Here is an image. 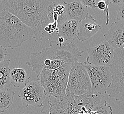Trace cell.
I'll use <instances>...</instances> for the list:
<instances>
[{
  "label": "cell",
  "mask_w": 124,
  "mask_h": 114,
  "mask_svg": "<svg viewBox=\"0 0 124 114\" xmlns=\"http://www.w3.org/2000/svg\"><path fill=\"white\" fill-rule=\"evenodd\" d=\"M7 55V50L6 48L0 46V62L5 60V56Z\"/></svg>",
  "instance_id": "cell-23"
},
{
  "label": "cell",
  "mask_w": 124,
  "mask_h": 114,
  "mask_svg": "<svg viewBox=\"0 0 124 114\" xmlns=\"http://www.w3.org/2000/svg\"><path fill=\"white\" fill-rule=\"evenodd\" d=\"M74 63H67L54 70L43 69L37 76L46 95L60 98L66 94L70 71Z\"/></svg>",
  "instance_id": "cell-5"
},
{
  "label": "cell",
  "mask_w": 124,
  "mask_h": 114,
  "mask_svg": "<svg viewBox=\"0 0 124 114\" xmlns=\"http://www.w3.org/2000/svg\"><path fill=\"white\" fill-rule=\"evenodd\" d=\"M110 3H111L110 0H108V2H107V4L106 7L105 8V10L103 11V14L107 15V21H106V25L107 26H108L109 25V21H110V18H109V9L108 6H109V5Z\"/></svg>",
  "instance_id": "cell-21"
},
{
  "label": "cell",
  "mask_w": 124,
  "mask_h": 114,
  "mask_svg": "<svg viewBox=\"0 0 124 114\" xmlns=\"http://www.w3.org/2000/svg\"><path fill=\"white\" fill-rule=\"evenodd\" d=\"M91 91L90 78L83 63L75 62L70 71L66 93L80 96Z\"/></svg>",
  "instance_id": "cell-7"
},
{
  "label": "cell",
  "mask_w": 124,
  "mask_h": 114,
  "mask_svg": "<svg viewBox=\"0 0 124 114\" xmlns=\"http://www.w3.org/2000/svg\"><path fill=\"white\" fill-rule=\"evenodd\" d=\"M124 24L120 22L112 23L107 33L104 34L106 41L115 50L124 46Z\"/></svg>",
  "instance_id": "cell-13"
},
{
  "label": "cell",
  "mask_w": 124,
  "mask_h": 114,
  "mask_svg": "<svg viewBox=\"0 0 124 114\" xmlns=\"http://www.w3.org/2000/svg\"><path fill=\"white\" fill-rule=\"evenodd\" d=\"M64 39L62 37H59L58 39V42L60 44H61L62 43H64Z\"/></svg>",
  "instance_id": "cell-24"
},
{
  "label": "cell",
  "mask_w": 124,
  "mask_h": 114,
  "mask_svg": "<svg viewBox=\"0 0 124 114\" xmlns=\"http://www.w3.org/2000/svg\"><path fill=\"white\" fill-rule=\"evenodd\" d=\"M101 28L96 23V21L92 15L87 14L85 19L78 21V33L77 38L83 42L94 36Z\"/></svg>",
  "instance_id": "cell-11"
},
{
  "label": "cell",
  "mask_w": 124,
  "mask_h": 114,
  "mask_svg": "<svg viewBox=\"0 0 124 114\" xmlns=\"http://www.w3.org/2000/svg\"><path fill=\"white\" fill-rule=\"evenodd\" d=\"M36 38L33 29L5 10H0V46L13 49Z\"/></svg>",
  "instance_id": "cell-4"
},
{
  "label": "cell",
  "mask_w": 124,
  "mask_h": 114,
  "mask_svg": "<svg viewBox=\"0 0 124 114\" xmlns=\"http://www.w3.org/2000/svg\"><path fill=\"white\" fill-rule=\"evenodd\" d=\"M91 112L95 114H113L112 108L107 105L105 100H101L95 105Z\"/></svg>",
  "instance_id": "cell-18"
},
{
  "label": "cell",
  "mask_w": 124,
  "mask_h": 114,
  "mask_svg": "<svg viewBox=\"0 0 124 114\" xmlns=\"http://www.w3.org/2000/svg\"><path fill=\"white\" fill-rule=\"evenodd\" d=\"M57 28L56 33L58 36L63 37L65 40H74L77 38L78 33V21L67 19Z\"/></svg>",
  "instance_id": "cell-14"
},
{
  "label": "cell",
  "mask_w": 124,
  "mask_h": 114,
  "mask_svg": "<svg viewBox=\"0 0 124 114\" xmlns=\"http://www.w3.org/2000/svg\"><path fill=\"white\" fill-rule=\"evenodd\" d=\"M104 97L93 90L80 96L70 93L60 98L47 96L41 112L43 114H80L85 110L91 112Z\"/></svg>",
  "instance_id": "cell-3"
},
{
  "label": "cell",
  "mask_w": 124,
  "mask_h": 114,
  "mask_svg": "<svg viewBox=\"0 0 124 114\" xmlns=\"http://www.w3.org/2000/svg\"><path fill=\"white\" fill-rule=\"evenodd\" d=\"M124 47L115 50V55L110 68L111 83L106 91L108 97L117 101L124 100Z\"/></svg>",
  "instance_id": "cell-6"
},
{
  "label": "cell",
  "mask_w": 124,
  "mask_h": 114,
  "mask_svg": "<svg viewBox=\"0 0 124 114\" xmlns=\"http://www.w3.org/2000/svg\"><path fill=\"white\" fill-rule=\"evenodd\" d=\"M30 79V77L25 69L19 68H13L10 72V80L11 84L15 88H19L24 85Z\"/></svg>",
  "instance_id": "cell-15"
},
{
  "label": "cell",
  "mask_w": 124,
  "mask_h": 114,
  "mask_svg": "<svg viewBox=\"0 0 124 114\" xmlns=\"http://www.w3.org/2000/svg\"><path fill=\"white\" fill-rule=\"evenodd\" d=\"M67 19L80 21L88 14V7L82 3L81 0H72L63 1Z\"/></svg>",
  "instance_id": "cell-12"
},
{
  "label": "cell",
  "mask_w": 124,
  "mask_h": 114,
  "mask_svg": "<svg viewBox=\"0 0 124 114\" xmlns=\"http://www.w3.org/2000/svg\"><path fill=\"white\" fill-rule=\"evenodd\" d=\"M107 2H108V0H99L97 4V7L99 9L104 11L106 7Z\"/></svg>",
  "instance_id": "cell-22"
},
{
  "label": "cell",
  "mask_w": 124,
  "mask_h": 114,
  "mask_svg": "<svg viewBox=\"0 0 124 114\" xmlns=\"http://www.w3.org/2000/svg\"><path fill=\"white\" fill-rule=\"evenodd\" d=\"M98 0H81V2L87 7H89L92 9L97 7Z\"/></svg>",
  "instance_id": "cell-20"
},
{
  "label": "cell",
  "mask_w": 124,
  "mask_h": 114,
  "mask_svg": "<svg viewBox=\"0 0 124 114\" xmlns=\"http://www.w3.org/2000/svg\"><path fill=\"white\" fill-rule=\"evenodd\" d=\"M88 54L86 58L87 64L93 66H109L115 55V50L107 42L87 49Z\"/></svg>",
  "instance_id": "cell-10"
},
{
  "label": "cell",
  "mask_w": 124,
  "mask_h": 114,
  "mask_svg": "<svg viewBox=\"0 0 124 114\" xmlns=\"http://www.w3.org/2000/svg\"><path fill=\"white\" fill-rule=\"evenodd\" d=\"M15 95L14 91L9 89H0V112L4 113L12 105Z\"/></svg>",
  "instance_id": "cell-17"
},
{
  "label": "cell",
  "mask_w": 124,
  "mask_h": 114,
  "mask_svg": "<svg viewBox=\"0 0 124 114\" xmlns=\"http://www.w3.org/2000/svg\"><path fill=\"white\" fill-rule=\"evenodd\" d=\"M10 60L5 59L0 62V89L9 87L11 85L9 68Z\"/></svg>",
  "instance_id": "cell-16"
},
{
  "label": "cell",
  "mask_w": 124,
  "mask_h": 114,
  "mask_svg": "<svg viewBox=\"0 0 124 114\" xmlns=\"http://www.w3.org/2000/svg\"><path fill=\"white\" fill-rule=\"evenodd\" d=\"M83 63L88 72L92 90L100 95H104L112 81L110 67L93 66L85 62Z\"/></svg>",
  "instance_id": "cell-8"
},
{
  "label": "cell",
  "mask_w": 124,
  "mask_h": 114,
  "mask_svg": "<svg viewBox=\"0 0 124 114\" xmlns=\"http://www.w3.org/2000/svg\"><path fill=\"white\" fill-rule=\"evenodd\" d=\"M117 10V19L120 23L124 24V0L116 6Z\"/></svg>",
  "instance_id": "cell-19"
},
{
  "label": "cell",
  "mask_w": 124,
  "mask_h": 114,
  "mask_svg": "<svg viewBox=\"0 0 124 114\" xmlns=\"http://www.w3.org/2000/svg\"><path fill=\"white\" fill-rule=\"evenodd\" d=\"M50 47L44 48L40 52L32 53L26 64L37 75L43 69H57L65 64L78 62L84 50H80L73 42L60 44L56 41L49 43Z\"/></svg>",
  "instance_id": "cell-1"
},
{
  "label": "cell",
  "mask_w": 124,
  "mask_h": 114,
  "mask_svg": "<svg viewBox=\"0 0 124 114\" xmlns=\"http://www.w3.org/2000/svg\"><path fill=\"white\" fill-rule=\"evenodd\" d=\"M24 86L18 95L23 105L25 107L32 106L41 107L47 96L42 86L38 81L30 80Z\"/></svg>",
  "instance_id": "cell-9"
},
{
  "label": "cell",
  "mask_w": 124,
  "mask_h": 114,
  "mask_svg": "<svg viewBox=\"0 0 124 114\" xmlns=\"http://www.w3.org/2000/svg\"><path fill=\"white\" fill-rule=\"evenodd\" d=\"M48 0H0V10H5L33 28L36 37L44 34L50 23L47 14Z\"/></svg>",
  "instance_id": "cell-2"
}]
</instances>
